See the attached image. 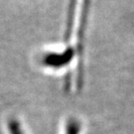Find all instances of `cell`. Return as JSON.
<instances>
[{"instance_id":"obj_1","label":"cell","mask_w":134,"mask_h":134,"mask_svg":"<svg viewBox=\"0 0 134 134\" xmlns=\"http://www.w3.org/2000/svg\"><path fill=\"white\" fill-rule=\"evenodd\" d=\"M11 132H12V134H20L19 127H18L17 123H13L11 125Z\"/></svg>"},{"instance_id":"obj_2","label":"cell","mask_w":134,"mask_h":134,"mask_svg":"<svg viewBox=\"0 0 134 134\" xmlns=\"http://www.w3.org/2000/svg\"><path fill=\"white\" fill-rule=\"evenodd\" d=\"M77 125H72V127H70V133L69 134H77Z\"/></svg>"}]
</instances>
